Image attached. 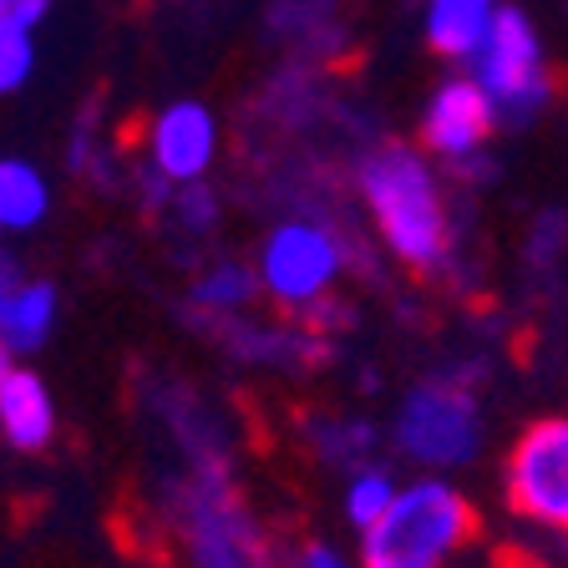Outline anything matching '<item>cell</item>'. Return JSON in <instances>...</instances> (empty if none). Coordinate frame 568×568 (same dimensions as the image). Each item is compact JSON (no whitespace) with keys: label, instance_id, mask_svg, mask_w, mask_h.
I'll return each instance as SVG.
<instances>
[{"label":"cell","instance_id":"30bf717a","mask_svg":"<svg viewBox=\"0 0 568 568\" xmlns=\"http://www.w3.org/2000/svg\"><path fill=\"white\" fill-rule=\"evenodd\" d=\"M57 432V406L36 371H6L0 376V437L16 452H41Z\"/></svg>","mask_w":568,"mask_h":568},{"label":"cell","instance_id":"8992f818","mask_svg":"<svg viewBox=\"0 0 568 568\" xmlns=\"http://www.w3.org/2000/svg\"><path fill=\"white\" fill-rule=\"evenodd\" d=\"M508 503L538 528L568 523V422L544 416L532 422L508 457Z\"/></svg>","mask_w":568,"mask_h":568},{"label":"cell","instance_id":"603a6c76","mask_svg":"<svg viewBox=\"0 0 568 568\" xmlns=\"http://www.w3.org/2000/svg\"><path fill=\"white\" fill-rule=\"evenodd\" d=\"M0 234H6V229H0Z\"/></svg>","mask_w":568,"mask_h":568},{"label":"cell","instance_id":"ac0fdd59","mask_svg":"<svg viewBox=\"0 0 568 568\" xmlns=\"http://www.w3.org/2000/svg\"><path fill=\"white\" fill-rule=\"evenodd\" d=\"M47 16L51 0H0V26H16V31H36Z\"/></svg>","mask_w":568,"mask_h":568},{"label":"cell","instance_id":"5b68a950","mask_svg":"<svg viewBox=\"0 0 568 568\" xmlns=\"http://www.w3.org/2000/svg\"><path fill=\"white\" fill-rule=\"evenodd\" d=\"M335 274H341V244L331 229L310 224V219H290L264 239L254 280L284 310H310L331 295Z\"/></svg>","mask_w":568,"mask_h":568},{"label":"cell","instance_id":"6da1fadb","mask_svg":"<svg viewBox=\"0 0 568 568\" xmlns=\"http://www.w3.org/2000/svg\"><path fill=\"white\" fill-rule=\"evenodd\" d=\"M473 538V503L447 477L396 487L371 528H361V568H447Z\"/></svg>","mask_w":568,"mask_h":568},{"label":"cell","instance_id":"44dd1931","mask_svg":"<svg viewBox=\"0 0 568 568\" xmlns=\"http://www.w3.org/2000/svg\"><path fill=\"white\" fill-rule=\"evenodd\" d=\"M503 568H548V564H538V558H508Z\"/></svg>","mask_w":568,"mask_h":568},{"label":"cell","instance_id":"5bb4252c","mask_svg":"<svg viewBox=\"0 0 568 568\" xmlns=\"http://www.w3.org/2000/svg\"><path fill=\"white\" fill-rule=\"evenodd\" d=\"M254 290H260V280H254V270L239 260H219L209 274L199 280V290H193V300H199L203 310H244L248 300H254Z\"/></svg>","mask_w":568,"mask_h":568},{"label":"cell","instance_id":"9a60e30c","mask_svg":"<svg viewBox=\"0 0 568 568\" xmlns=\"http://www.w3.org/2000/svg\"><path fill=\"white\" fill-rule=\"evenodd\" d=\"M396 477L386 473V467H361V473L345 483V518L355 523V528H371V523L386 513V503L396 497Z\"/></svg>","mask_w":568,"mask_h":568},{"label":"cell","instance_id":"52a82bcc","mask_svg":"<svg viewBox=\"0 0 568 568\" xmlns=\"http://www.w3.org/2000/svg\"><path fill=\"white\" fill-rule=\"evenodd\" d=\"M219 153V122L203 102H173L158 112L153 132H148V158L163 183H199L213 168Z\"/></svg>","mask_w":568,"mask_h":568},{"label":"cell","instance_id":"4fadbf2b","mask_svg":"<svg viewBox=\"0 0 568 568\" xmlns=\"http://www.w3.org/2000/svg\"><path fill=\"white\" fill-rule=\"evenodd\" d=\"M51 213V183L47 173L26 158H0V229L26 234V229L47 224Z\"/></svg>","mask_w":568,"mask_h":568},{"label":"cell","instance_id":"277c9868","mask_svg":"<svg viewBox=\"0 0 568 568\" xmlns=\"http://www.w3.org/2000/svg\"><path fill=\"white\" fill-rule=\"evenodd\" d=\"M396 447L432 473L473 462L483 447V412H477L473 390L442 376L422 381L396 416Z\"/></svg>","mask_w":568,"mask_h":568},{"label":"cell","instance_id":"7a4b0ae2","mask_svg":"<svg viewBox=\"0 0 568 568\" xmlns=\"http://www.w3.org/2000/svg\"><path fill=\"white\" fill-rule=\"evenodd\" d=\"M361 193H366L376 229L386 248L412 270H437L447 260V209L432 168L412 148H381L361 168Z\"/></svg>","mask_w":568,"mask_h":568},{"label":"cell","instance_id":"7c38bea8","mask_svg":"<svg viewBox=\"0 0 568 568\" xmlns=\"http://www.w3.org/2000/svg\"><path fill=\"white\" fill-rule=\"evenodd\" d=\"M51 325H57V290L47 280H21V290L0 310V345L11 355L41 351Z\"/></svg>","mask_w":568,"mask_h":568},{"label":"cell","instance_id":"9c48e42d","mask_svg":"<svg viewBox=\"0 0 568 568\" xmlns=\"http://www.w3.org/2000/svg\"><path fill=\"white\" fill-rule=\"evenodd\" d=\"M193 558L199 568H264L260 528L224 487L193 493Z\"/></svg>","mask_w":568,"mask_h":568},{"label":"cell","instance_id":"ba28073f","mask_svg":"<svg viewBox=\"0 0 568 568\" xmlns=\"http://www.w3.org/2000/svg\"><path fill=\"white\" fill-rule=\"evenodd\" d=\"M493 128H497L493 102L477 92L473 77H452V82H442L437 92H432V102H426V112H422V142L437 158H452V163L473 158L477 148L493 138Z\"/></svg>","mask_w":568,"mask_h":568},{"label":"cell","instance_id":"8fae6325","mask_svg":"<svg viewBox=\"0 0 568 568\" xmlns=\"http://www.w3.org/2000/svg\"><path fill=\"white\" fill-rule=\"evenodd\" d=\"M497 16V0H426V41L442 57H473Z\"/></svg>","mask_w":568,"mask_h":568},{"label":"cell","instance_id":"7402d4cb","mask_svg":"<svg viewBox=\"0 0 568 568\" xmlns=\"http://www.w3.org/2000/svg\"><path fill=\"white\" fill-rule=\"evenodd\" d=\"M6 371H11V351H6V345H0V376H6Z\"/></svg>","mask_w":568,"mask_h":568},{"label":"cell","instance_id":"d6986e66","mask_svg":"<svg viewBox=\"0 0 568 568\" xmlns=\"http://www.w3.org/2000/svg\"><path fill=\"white\" fill-rule=\"evenodd\" d=\"M21 260H16L11 248H0V310H6V300L16 295V290H21Z\"/></svg>","mask_w":568,"mask_h":568},{"label":"cell","instance_id":"3957f363","mask_svg":"<svg viewBox=\"0 0 568 568\" xmlns=\"http://www.w3.org/2000/svg\"><path fill=\"white\" fill-rule=\"evenodd\" d=\"M473 82L493 102V118L503 122H532L548 102V57L544 36L518 6H497L487 36L477 41Z\"/></svg>","mask_w":568,"mask_h":568},{"label":"cell","instance_id":"e0dca14e","mask_svg":"<svg viewBox=\"0 0 568 568\" xmlns=\"http://www.w3.org/2000/svg\"><path fill=\"white\" fill-rule=\"evenodd\" d=\"M178 189H183V193H178V209H183L178 219H183L189 229H209L213 224V199L203 193V178H199V183H178Z\"/></svg>","mask_w":568,"mask_h":568},{"label":"cell","instance_id":"2e32d148","mask_svg":"<svg viewBox=\"0 0 568 568\" xmlns=\"http://www.w3.org/2000/svg\"><path fill=\"white\" fill-rule=\"evenodd\" d=\"M36 71V41L31 31H16V26H0V97L21 92Z\"/></svg>","mask_w":568,"mask_h":568},{"label":"cell","instance_id":"ffe728a7","mask_svg":"<svg viewBox=\"0 0 568 568\" xmlns=\"http://www.w3.org/2000/svg\"><path fill=\"white\" fill-rule=\"evenodd\" d=\"M300 568H351V564H345L331 544H310L305 554H300Z\"/></svg>","mask_w":568,"mask_h":568}]
</instances>
